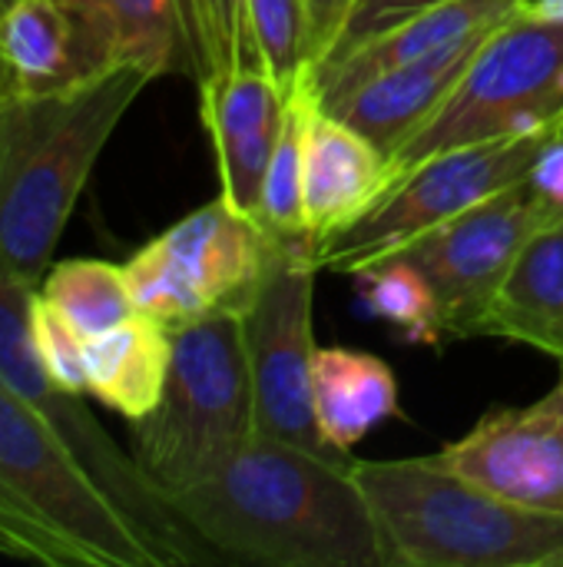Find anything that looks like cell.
I'll list each match as a JSON object with an SVG mask.
<instances>
[{
	"mask_svg": "<svg viewBox=\"0 0 563 567\" xmlns=\"http://www.w3.org/2000/svg\"><path fill=\"white\" fill-rule=\"evenodd\" d=\"M166 505L226 561L395 567L352 462L259 432Z\"/></svg>",
	"mask_w": 563,
	"mask_h": 567,
	"instance_id": "1",
	"label": "cell"
},
{
	"mask_svg": "<svg viewBox=\"0 0 563 567\" xmlns=\"http://www.w3.org/2000/svg\"><path fill=\"white\" fill-rule=\"evenodd\" d=\"M153 80L119 63L70 90L0 100V262L27 286L40 289L100 153Z\"/></svg>",
	"mask_w": 563,
	"mask_h": 567,
	"instance_id": "2",
	"label": "cell"
},
{
	"mask_svg": "<svg viewBox=\"0 0 563 567\" xmlns=\"http://www.w3.org/2000/svg\"><path fill=\"white\" fill-rule=\"evenodd\" d=\"M0 555L43 565L169 567L173 555L73 445L0 382Z\"/></svg>",
	"mask_w": 563,
	"mask_h": 567,
	"instance_id": "3",
	"label": "cell"
},
{
	"mask_svg": "<svg viewBox=\"0 0 563 567\" xmlns=\"http://www.w3.org/2000/svg\"><path fill=\"white\" fill-rule=\"evenodd\" d=\"M395 565L563 567V512L511 502L438 455L352 462Z\"/></svg>",
	"mask_w": 563,
	"mask_h": 567,
	"instance_id": "4",
	"label": "cell"
},
{
	"mask_svg": "<svg viewBox=\"0 0 563 567\" xmlns=\"http://www.w3.org/2000/svg\"><path fill=\"white\" fill-rule=\"evenodd\" d=\"M133 425V462L166 498L216 472L256 435V402L239 312L173 329L163 395Z\"/></svg>",
	"mask_w": 563,
	"mask_h": 567,
	"instance_id": "5",
	"label": "cell"
},
{
	"mask_svg": "<svg viewBox=\"0 0 563 567\" xmlns=\"http://www.w3.org/2000/svg\"><path fill=\"white\" fill-rule=\"evenodd\" d=\"M561 123L563 23L521 13L484 37L451 96L388 153L392 183L438 153Z\"/></svg>",
	"mask_w": 563,
	"mask_h": 567,
	"instance_id": "6",
	"label": "cell"
},
{
	"mask_svg": "<svg viewBox=\"0 0 563 567\" xmlns=\"http://www.w3.org/2000/svg\"><path fill=\"white\" fill-rule=\"evenodd\" d=\"M557 126L438 153L402 173L392 189L352 226L319 246V269L352 276L388 256H402L421 236L458 219L478 203L531 179L534 159Z\"/></svg>",
	"mask_w": 563,
	"mask_h": 567,
	"instance_id": "7",
	"label": "cell"
},
{
	"mask_svg": "<svg viewBox=\"0 0 563 567\" xmlns=\"http://www.w3.org/2000/svg\"><path fill=\"white\" fill-rule=\"evenodd\" d=\"M319 272L312 243L272 239L265 272L239 319L252 379L256 432L322 455H342L322 439L312 405V365L319 352L312 312Z\"/></svg>",
	"mask_w": 563,
	"mask_h": 567,
	"instance_id": "8",
	"label": "cell"
},
{
	"mask_svg": "<svg viewBox=\"0 0 563 567\" xmlns=\"http://www.w3.org/2000/svg\"><path fill=\"white\" fill-rule=\"evenodd\" d=\"M269 252L262 223L216 196L136 249L123 269L136 309L176 329L212 312H242Z\"/></svg>",
	"mask_w": 563,
	"mask_h": 567,
	"instance_id": "9",
	"label": "cell"
},
{
	"mask_svg": "<svg viewBox=\"0 0 563 567\" xmlns=\"http://www.w3.org/2000/svg\"><path fill=\"white\" fill-rule=\"evenodd\" d=\"M557 213L563 209L551 206L531 179H524L438 226L402 252L428 276L438 296L445 339L478 336V326L514 259Z\"/></svg>",
	"mask_w": 563,
	"mask_h": 567,
	"instance_id": "10",
	"label": "cell"
},
{
	"mask_svg": "<svg viewBox=\"0 0 563 567\" xmlns=\"http://www.w3.org/2000/svg\"><path fill=\"white\" fill-rule=\"evenodd\" d=\"M438 458L511 502L563 512V379L524 409L488 412Z\"/></svg>",
	"mask_w": 563,
	"mask_h": 567,
	"instance_id": "11",
	"label": "cell"
},
{
	"mask_svg": "<svg viewBox=\"0 0 563 567\" xmlns=\"http://www.w3.org/2000/svg\"><path fill=\"white\" fill-rule=\"evenodd\" d=\"M119 66L106 33L73 0H13L0 10V100L46 96Z\"/></svg>",
	"mask_w": 563,
	"mask_h": 567,
	"instance_id": "12",
	"label": "cell"
},
{
	"mask_svg": "<svg viewBox=\"0 0 563 567\" xmlns=\"http://www.w3.org/2000/svg\"><path fill=\"white\" fill-rule=\"evenodd\" d=\"M388 186V153L319 103L305 133V226L315 256L322 243L362 219Z\"/></svg>",
	"mask_w": 563,
	"mask_h": 567,
	"instance_id": "13",
	"label": "cell"
},
{
	"mask_svg": "<svg viewBox=\"0 0 563 567\" xmlns=\"http://www.w3.org/2000/svg\"><path fill=\"white\" fill-rule=\"evenodd\" d=\"M524 7L528 0H445L421 13H411L408 20L382 30L378 37L358 43L355 50L319 63L315 80H319L322 103L345 96L348 90H355L358 83L385 70H395V66L445 53L475 37H484L498 30L501 23L521 17Z\"/></svg>",
	"mask_w": 563,
	"mask_h": 567,
	"instance_id": "14",
	"label": "cell"
},
{
	"mask_svg": "<svg viewBox=\"0 0 563 567\" xmlns=\"http://www.w3.org/2000/svg\"><path fill=\"white\" fill-rule=\"evenodd\" d=\"M484 37H475L445 53L385 70L378 76L358 83L345 96H335L322 106L329 113H335L338 120L352 123L355 130H362L385 153H392L451 96V90L471 66Z\"/></svg>",
	"mask_w": 563,
	"mask_h": 567,
	"instance_id": "15",
	"label": "cell"
},
{
	"mask_svg": "<svg viewBox=\"0 0 563 567\" xmlns=\"http://www.w3.org/2000/svg\"><path fill=\"white\" fill-rule=\"evenodd\" d=\"M478 336L531 346L563 365V213L528 239Z\"/></svg>",
	"mask_w": 563,
	"mask_h": 567,
	"instance_id": "16",
	"label": "cell"
},
{
	"mask_svg": "<svg viewBox=\"0 0 563 567\" xmlns=\"http://www.w3.org/2000/svg\"><path fill=\"white\" fill-rule=\"evenodd\" d=\"M173 359V326L133 312L86 339V395L129 422L149 415L163 395Z\"/></svg>",
	"mask_w": 563,
	"mask_h": 567,
	"instance_id": "17",
	"label": "cell"
},
{
	"mask_svg": "<svg viewBox=\"0 0 563 567\" xmlns=\"http://www.w3.org/2000/svg\"><path fill=\"white\" fill-rule=\"evenodd\" d=\"M312 405L322 439L348 455L372 429L398 412L395 372L358 349L319 346L312 365Z\"/></svg>",
	"mask_w": 563,
	"mask_h": 567,
	"instance_id": "18",
	"label": "cell"
},
{
	"mask_svg": "<svg viewBox=\"0 0 563 567\" xmlns=\"http://www.w3.org/2000/svg\"><path fill=\"white\" fill-rule=\"evenodd\" d=\"M319 103H322V93H319L315 66H305L289 83L285 120H282V133H279L269 173H265L262 206H259L262 229L282 243H312L309 226H305V133Z\"/></svg>",
	"mask_w": 563,
	"mask_h": 567,
	"instance_id": "19",
	"label": "cell"
},
{
	"mask_svg": "<svg viewBox=\"0 0 563 567\" xmlns=\"http://www.w3.org/2000/svg\"><path fill=\"white\" fill-rule=\"evenodd\" d=\"M106 33L119 63H136L153 76L186 73L189 53L179 0H73Z\"/></svg>",
	"mask_w": 563,
	"mask_h": 567,
	"instance_id": "20",
	"label": "cell"
},
{
	"mask_svg": "<svg viewBox=\"0 0 563 567\" xmlns=\"http://www.w3.org/2000/svg\"><path fill=\"white\" fill-rule=\"evenodd\" d=\"M83 339H93L136 309L126 269L103 259H66L46 269L37 289Z\"/></svg>",
	"mask_w": 563,
	"mask_h": 567,
	"instance_id": "21",
	"label": "cell"
},
{
	"mask_svg": "<svg viewBox=\"0 0 563 567\" xmlns=\"http://www.w3.org/2000/svg\"><path fill=\"white\" fill-rule=\"evenodd\" d=\"M355 292L365 309L398 329V336L411 346H438L445 339V322L438 309V296L428 276L408 256H388L352 272Z\"/></svg>",
	"mask_w": 563,
	"mask_h": 567,
	"instance_id": "22",
	"label": "cell"
},
{
	"mask_svg": "<svg viewBox=\"0 0 563 567\" xmlns=\"http://www.w3.org/2000/svg\"><path fill=\"white\" fill-rule=\"evenodd\" d=\"M179 13L196 86L246 66H265L246 0H179Z\"/></svg>",
	"mask_w": 563,
	"mask_h": 567,
	"instance_id": "23",
	"label": "cell"
},
{
	"mask_svg": "<svg viewBox=\"0 0 563 567\" xmlns=\"http://www.w3.org/2000/svg\"><path fill=\"white\" fill-rule=\"evenodd\" d=\"M265 70L279 83H292L312 63V20L305 0H246Z\"/></svg>",
	"mask_w": 563,
	"mask_h": 567,
	"instance_id": "24",
	"label": "cell"
},
{
	"mask_svg": "<svg viewBox=\"0 0 563 567\" xmlns=\"http://www.w3.org/2000/svg\"><path fill=\"white\" fill-rule=\"evenodd\" d=\"M33 346L50 382L66 395H86V339L37 292L30 309Z\"/></svg>",
	"mask_w": 563,
	"mask_h": 567,
	"instance_id": "25",
	"label": "cell"
},
{
	"mask_svg": "<svg viewBox=\"0 0 563 567\" xmlns=\"http://www.w3.org/2000/svg\"><path fill=\"white\" fill-rule=\"evenodd\" d=\"M435 3H445V0H355V7H352V13H348V20H345L342 33H338V43H335V50H332L325 60L355 50L358 43L378 37L382 30H388V27L408 20L411 13L428 10V7H435ZM325 60H322V63H325Z\"/></svg>",
	"mask_w": 563,
	"mask_h": 567,
	"instance_id": "26",
	"label": "cell"
},
{
	"mask_svg": "<svg viewBox=\"0 0 563 567\" xmlns=\"http://www.w3.org/2000/svg\"><path fill=\"white\" fill-rule=\"evenodd\" d=\"M312 20V63L319 66L338 43V33L355 7V0H305Z\"/></svg>",
	"mask_w": 563,
	"mask_h": 567,
	"instance_id": "27",
	"label": "cell"
},
{
	"mask_svg": "<svg viewBox=\"0 0 563 567\" xmlns=\"http://www.w3.org/2000/svg\"><path fill=\"white\" fill-rule=\"evenodd\" d=\"M531 186L551 203L563 209V136L557 133L544 150L541 156L534 159V169H531Z\"/></svg>",
	"mask_w": 563,
	"mask_h": 567,
	"instance_id": "28",
	"label": "cell"
},
{
	"mask_svg": "<svg viewBox=\"0 0 563 567\" xmlns=\"http://www.w3.org/2000/svg\"><path fill=\"white\" fill-rule=\"evenodd\" d=\"M524 17L548 20V23H563V0H528Z\"/></svg>",
	"mask_w": 563,
	"mask_h": 567,
	"instance_id": "29",
	"label": "cell"
},
{
	"mask_svg": "<svg viewBox=\"0 0 563 567\" xmlns=\"http://www.w3.org/2000/svg\"><path fill=\"white\" fill-rule=\"evenodd\" d=\"M10 3H13V0H0V10H3V7H10Z\"/></svg>",
	"mask_w": 563,
	"mask_h": 567,
	"instance_id": "30",
	"label": "cell"
},
{
	"mask_svg": "<svg viewBox=\"0 0 563 567\" xmlns=\"http://www.w3.org/2000/svg\"><path fill=\"white\" fill-rule=\"evenodd\" d=\"M561 136H563V123H561Z\"/></svg>",
	"mask_w": 563,
	"mask_h": 567,
	"instance_id": "31",
	"label": "cell"
}]
</instances>
